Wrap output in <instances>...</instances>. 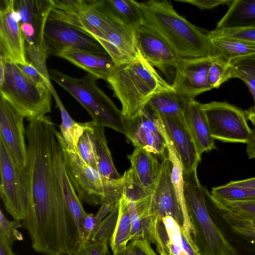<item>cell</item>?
Returning a JSON list of instances; mask_svg holds the SVG:
<instances>
[{
	"mask_svg": "<svg viewBox=\"0 0 255 255\" xmlns=\"http://www.w3.org/2000/svg\"><path fill=\"white\" fill-rule=\"evenodd\" d=\"M49 116L26 128L29 206L22 226L33 249L42 255H69L80 239L64 197V159Z\"/></svg>",
	"mask_w": 255,
	"mask_h": 255,
	"instance_id": "cell-1",
	"label": "cell"
},
{
	"mask_svg": "<svg viewBox=\"0 0 255 255\" xmlns=\"http://www.w3.org/2000/svg\"><path fill=\"white\" fill-rule=\"evenodd\" d=\"M144 23L158 33L181 60L213 58L208 32L190 22L166 0L136 1Z\"/></svg>",
	"mask_w": 255,
	"mask_h": 255,
	"instance_id": "cell-2",
	"label": "cell"
},
{
	"mask_svg": "<svg viewBox=\"0 0 255 255\" xmlns=\"http://www.w3.org/2000/svg\"><path fill=\"white\" fill-rule=\"evenodd\" d=\"M106 82L120 101L126 120L137 116L156 95L175 91L139 50L132 60L116 65Z\"/></svg>",
	"mask_w": 255,
	"mask_h": 255,
	"instance_id": "cell-3",
	"label": "cell"
},
{
	"mask_svg": "<svg viewBox=\"0 0 255 255\" xmlns=\"http://www.w3.org/2000/svg\"><path fill=\"white\" fill-rule=\"evenodd\" d=\"M184 194L199 255H239L208 208L197 169L183 173Z\"/></svg>",
	"mask_w": 255,
	"mask_h": 255,
	"instance_id": "cell-4",
	"label": "cell"
},
{
	"mask_svg": "<svg viewBox=\"0 0 255 255\" xmlns=\"http://www.w3.org/2000/svg\"><path fill=\"white\" fill-rule=\"evenodd\" d=\"M56 135L62 149L65 170L82 202L91 206L115 204L124 193V179L108 178L87 164L77 147L70 145L61 133Z\"/></svg>",
	"mask_w": 255,
	"mask_h": 255,
	"instance_id": "cell-5",
	"label": "cell"
},
{
	"mask_svg": "<svg viewBox=\"0 0 255 255\" xmlns=\"http://www.w3.org/2000/svg\"><path fill=\"white\" fill-rule=\"evenodd\" d=\"M49 76L72 95L88 112L94 123L126 135V120L122 110L98 86L96 77L87 73L81 78L49 69Z\"/></svg>",
	"mask_w": 255,
	"mask_h": 255,
	"instance_id": "cell-6",
	"label": "cell"
},
{
	"mask_svg": "<svg viewBox=\"0 0 255 255\" xmlns=\"http://www.w3.org/2000/svg\"><path fill=\"white\" fill-rule=\"evenodd\" d=\"M4 67L0 95L29 122L51 112L52 94L30 79L19 66L0 55Z\"/></svg>",
	"mask_w": 255,
	"mask_h": 255,
	"instance_id": "cell-7",
	"label": "cell"
},
{
	"mask_svg": "<svg viewBox=\"0 0 255 255\" xmlns=\"http://www.w3.org/2000/svg\"><path fill=\"white\" fill-rule=\"evenodd\" d=\"M80 26L98 40L116 64L129 61L136 56L135 30L107 13L98 0L83 13Z\"/></svg>",
	"mask_w": 255,
	"mask_h": 255,
	"instance_id": "cell-8",
	"label": "cell"
},
{
	"mask_svg": "<svg viewBox=\"0 0 255 255\" xmlns=\"http://www.w3.org/2000/svg\"><path fill=\"white\" fill-rule=\"evenodd\" d=\"M51 6V0H14L19 16L27 60L46 79L48 58L44 38V28Z\"/></svg>",
	"mask_w": 255,
	"mask_h": 255,
	"instance_id": "cell-9",
	"label": "cell"
},
{
	"mask_svg": "<svg viewBox=\"0 0 255 255\" xmlns=\"http://www.w3.org/2000/svg\"><path fill=\"white\" fill-rule=\"evenodd\" d=\"M0 196L13 220L22 221L29 206V187L25 167L19 166L0 137Z\"/></svg>",
	"mask_w": 255,
	"mask_h": 255,
	"instance_id": "cell-10",
	"label": "cell"
},
{
	"mask_svg": "<svg viewBox=\"0 0 255 255\" xmlns=\"http://www.w3.org/2000/svg\"><path fill=\"white\" fill-rule=\"evenodd\" d=\"M215 139L222 142L247 144L252 129L245 111L225 102L200 103Z\"/></svg>",
	"mask_w": 255,
	"mask_h": 255,
	"instance_id": "cell-11",
	"label": "cell"
},
{
	"mask_svg": "<svg viewBox=\"0 0 255 255\" xmlns=\"http://www.w3.org/2000/svg\"><path fill=\"white\" fill-rule=\"evenodd\" d=\"M44 38L48 57L70 49L98 54H108L98 40L74 25L47 19Z\"/></svg>",
	"mask_w": 255,
	"mask_h": 255,
	"instance_id": "cell-12",
	"label": "cell"
},
{
	"mask_svg": "<svg viewBox=\"0 0 255 255\" xmlns=\"http://www.w3.org/2000/svg\"><path fill=\"white\" fill-rule=\"evenodd\" d=\"M0 1V55L18 65L26 64L28 61L14 0Z\"/></svg>",
	"mask_w": 255,
	"mask_h": 255,
	"instance_id": "cell-13",
	"label": "cell"
},
{
	"mask_svg": "<svg viewBox=\"0 0 255 255\" xmlns=\"http://www.w3.org/2000/svg\"><path fill=\"white\" fill-rule=\"evenodd\" d=\"M153 232L159 255H199L192 234L172 217L154 218Z\"/></svg>",
	"mask_w": 255,
	"mask_h": 255,
	"instance_id": "cell-14",
	"label": "cell"
},
{
	"mask_svg": "<svg viewBox=\"0 0 255 255\" xmlns=\"http://www.w3.org/2000/svg\"><path fill=\"white\" fill-rule=\"evenodd\" d=\"M156 118L146 106L135 118L126 120V136L135 147H141L163 160L168 157L166 143L157 127Z\"/></svg>",
	"mask_w": 255,
	"mask_h": 255,
	"instance_id": "cell-15",
	"label": "cell"
},
{
	"mask_svg": "<svg viewBox=\"0 0 255 255\" xmlns=\"http://www.w3.org/2000/svg\"><path fill=\"white\" fill-rule=\"evenodd\" d=\"M213 58H203L180 60L175 69L172 87L175 92L188 99L211 89L208 81V74Z\"/></svg>",
	"mask_w": 255,
	"mask_h": 255,
	"instance_id": "cell-16",
	"label": "cell"
},
{
	"mask_svg": "<svg viewBox=\"0 0 255 255\" xmlns=\"http://www.w3.org/2000/svg\"><path fill=\"white\" fill-rule=\"evenodd\" d=\"M24 117L4 98L0 97V137L17 164L25 167L27 160Z\"/></svg>",
	"mask_w": 255,
	"mask_h": 255,
	"instance_id": "cell-17",
	"label": "cell"
},
{
	"mask_svg": "<svg viewBox=\"0 0 255 255\" xmlns=\"http://www.w3.org/2000/svg\"><path fill=\"white\" fill-rule=\"evenodd\" d=\"M136 46L142 56L154 68L164 74L174 69L180 60L168 43L144 23L135 30Z\"/></svg>",
	"mask_w": 255,
	"mask_h": 255,
	"instance_id": "cell-18",
	"label": "cell"
},
{
	"mask_svg": "<svg viewBox=\"0 0 255 255\" xmlns=\"http://www.w3.org/2000/svg\"><path fill=\"white\" fill-rule=\"evenodd\" d=\"M172 163L168 157L161 161L157 182L152 194L153 218L172 217L186 230L185 218L171 180Z\"/></svg>",
	"mask_w": 255,
	"mask_h": 255,
	"instance_id": "cell-19",
	"label": "cell"
},
{
	"mask_svg": "<svg viewBox=\"0 0 255 255\" xmlns=\"http://www.w3.org/2000/svg\"><path fill=\"white\" fill-rule=\"evenodd\" d=\"M157 117L161 121L179 156L182 164L183 173L196 169L201 157L198 153L185 120L176 117Z\"/></svg>",
	"mask_w": 255,
	"mask_h": 255,
	"instance_id": "cell-20",
	"label": "cell"
},
{
	"mask_svg": "<svg viewBox=\"0 0 255 255\" xmlns=\"http://www.w3.org/2000/svg\"><path fill=\"white\" fill-rule=\"evenodd\" d=\"M184 119L200 157L203 152L216 149L215 139L211 135L199 102L195 99L189 100L184 112Z\"/></svg>",
	"mask_w": 255,
	"mask_h": 255,
	"instance_id": "cell-21",
	"label": "cell"
},
{
	"mask_svg": "<svg viewBox=\"0 0 255 255\" xmlns=\"http://www.w3.org/2000/svg\"><path fill=\"white\" fill-rule=\"evenodd\" d=\"M56 56L63 58L90 74L97 79L107 81L116 65L108 54H98L66 49Z\"/></svg>",
	"mask_w": 255,
	"mask_h": 255,
	"instance_id": "cell-22",
	"label": "cell"
},
{
	"mask_svg": "<svg viewBox=\"0 0 255 255\" xmlns=\"http://www.w3.org/2000/svg\"><path fill=\"white\" fill-rule=\"evenodd\" d=\"M151 201L152 195L135 202L127 201L131 224L130 241L144 240L154 244Z\"/></svg>",
	"mask_w": 255,
	"mask_h": 255,
	"instance_id": "cell-23",
	"label": "cell"
},
{
	"mask_svg": "<svg viewBox=\"0 0 255 255\" xmlns=\"http://www.w3.org/2000/svg\"><path fill=\"white\" fill-rule=\"evenodd\" d=\"M128 158L141 183L153 194L161 168L158 157L137 146Z\"/></svg>",
	"mask_w": 255,
	"mask_h": 255,
	"instance_id": "cell-24",
	"label": "cell"
},
{
	"mask_svg": "<svg viewBox=\"0 0 255 255\" xmlns=\"http://www.w3.org/2000/svg\"><path fill=\"white\" fill-rule=\"evenodd\" d=\"M156 124L166 143L168 156L172 163L171 180L176 195L183 210L186 222V230L192 234L191 224L184 194V182L182 164L170 140L160 119L156 117Z\"/></svg>",
	"mask_w": 255,
	"mask_h": 255,
	"instance_id": "cell-25",
	"label": "cell"
},
{
	"mask_svg": "<svg viewBox=\"0 0 255 255\" xmlns=\"http://www.w3.org/2000/svg\"><path fill=\"white\" fill-rule=\"evenodd\" d=\"M94 142L98 162V171L104 176L118 179L122 177L116 168L108 145L105 127L93 121L86 122Z\"/></svg>",
	"mask_w": 255,
	"mask_h": 255,
	"instance_id": "cell-26",
	"label": "cell"
},
{
	"mask_svg": "<svg viewBox=\"0 0 255 255\" xmlns=\"http://www.w3.org/2000/svg\"><path fill=\"white\" fill-rule=\"evenodd\" d=\"M255 26V0H234L216 28L228 29Z\"/></svg>",
	"mask_w": 255,
	"mask_h": 255,
	"instance_id": "cell-27",
	"label": "cell"
},
{
	"mask_svg": "<svg viewBox=\"0 0 255 255\" xmlns=\"http://www.w3.org/2000/svg\"><path fill=\"white\" fill-rule=\"evenodd\" d=\"M101 7L125 25L135 30L144 22L142 13L134 0H98Z\"/></svg>",
	"mask_w": 255,
	"mask_h": 255,
	"instance_id": "cell-28",
	"label": "cell"
},
{
	"mask_svg": "<svg viewBox=\"0 0 255 255\" xmlns=\"http://www.w3.org/2000/svg\"><path fill=\"white\" fill-rule=\"evenodd\" d=\"M228 71L230 79L236 78L243 81L253 96L254 104L245 111L253 125L255 124V54L231 60Z\"/></svg>",
	"mask_w": 255,
	"mask_h": 255,
	"instance_id": "cell-29",
	"label": "cell"
},
{
	"mask_svg": "<svg viewBox=\"0 0 255 255\" xmlns=\"http://www.w3.org/2000/svg\"><path fill=\"white\" fill-rule=\"evenodd\" d=\"M213 58L229 64L235 58L255 54V43L226 37H210Z\"/></svg>",
	"mask_w": 255,
	"mask_h": 255,
	"instance_id": "cell-30",
	"label": "cell"
},
{
	"mask_svg": "<svg viewBox=\"0 0 255 255\" xmlns=\"http://www.w3.org/2000/svg\"><path fill=\"white\" fill-rule=\"evenodd\" d=\"M189 100L175 91L165 92L152 97L146 106L157 116L176 117L185 120L184 112Z\"/></svg>",
	"mask_w": 255,
	"mask_h": 255,
	"instance_id": "cell-31",
	"label": "cell"
},
{
	"mask_svg": "<svg viewBox=\"0 0 255 255\" xmlns=\"http://www.w3.org/2000/svg\"><path fill=\"white\" fill-rule=\"evenodd\" d=\"M208 208L212 216L224 223V226L237 234L255 238V219L243 217L225 211L212 201L210 194L205 195Z\"/></svg>",
	"mask_w": 255,
	"mask_h": 255,
	"instance_id": "cell-32",
	"label": "cell"
},
{
	"mask_svg": "<svg viewBox=\"0 0 255 255\" xmlns=\"http://www.w3.org/2000/svg\"><path fill=\"white\" fill-rule=\"evenodd\" d=\"M131 224L127 201L123 196L119 201V212L117 224L110 240V247L113 255L126 250L130 241Z\"/></svg>",
	"mask_w": 255,
	"mask_h": 255,
	"instance_id": "cell-33",
	"label": "cell"
},
{
	"mask_svg": "<svg viewBox=\"0 0 255 255\" xmlns=\"http://www.w3.org/2000/svg\"><path fill=\"white\" fill-rule=\"evenodd\" d=\"M63 186L67 209L74 223L80 240H84V220L87 213L84 209L82 201L76 193L65 168L63 176Z\"/></svg>",
	"mask_w": 255,
	"mask_h": 255,
	"instance_id": "cell-34",
	"label": "cell"
},
{
	"mask_svg": "<svg viewBox=\"0 0 255 255\" xmlns=\"http://www.w3.org/2000/svg\"><path fill=\"white\" fill-rule=\"evenodd\" d=\"M50 91L61 113L62 122L59 126L60 132L70 145L77 147L78 140L86 128L85 124L77 123L72 118L62 104L53 86L50 88Z\"/></svg>",
	"mask_w": 255,
	"mask_h": 255,
	"instance_id": "cell-35",
	"label": "cell"
},
{
	"mask_svg": "<svg viewBox=\"0 0 255 255\" xmlns=\"http://www.w3.org/2000/svg\"><path fill=\"white\" fill-rule=\"evenodd\" d=\"M123 177V196L127 201L135 202L152 195V193L142 185L131 167L125 172Z\"/></svg>",
	"mask_w": 255,
	"mask_h": 255,
	"instance_id": "cell-36",
	"label": "cell"
},
{
	"mask_svg": "<svg viewBox=\"0 0 255 255\" xmlns=\"http://www.w3.org/2000/svg\"><path fill=\"white\" fill-rule=\"evenodd\" d=\"M210 193L216 199L232 201L255 199V189L231 186L227 184L212 188Z\"/></svg>",
	"mask_w": 255,
	"mask_h": 255,
	"instance_id": "cell-37",
	"label": "cell"
},
{
	"mask_svg": "<svg viewBox=\"0 0 255 255\" xmlns=\"http://www.w3.org/2000/svg\"><path fill=\"white\" fill-rule=\"evenodd\" d=\"M211 198L218 207L225 211L243 217L255 219V199L242 201H228L216 199L211 194Z\"/></svg>",
	"mask_w": 255,
	"mask_h": 255,
	"instance_id": "cell-38",
	"label": "cell"
},
{
	"mask_svg": "<svg viewBox=\"0 0 255 255\" xmlns=\"http://www.w3.org/2000/svg\"><path fill=\"white\" fill-rule=\"evenodd\" d=\"M119 212V201L109 214L96 227L90 240L93 241L110 240L114 233Z\"/></svg>",
	"mask_w": 255,
	"mask_h": 255,
	"instance_id": "cell-39",
	"label": "cell"
},
{
	"mask_svg": "<svg viewBox=\"0 0 255 255\" xmlns=\"http://www.w3.org/2000/svg\"><path fill=\"white\" fill-rule=\"evenodd\" d=\"M85 124L86 128L78 140L77 148L82 158L90 166L98 171L94 142L86 123Z\"/></svg>",
	"mask_w": 255,
	"mask_h": 255,
	"instance_id": "cell-40",
	"label": "cell"
},
{
	"mask_svg": "<svg viewBox=\"0 0 255 255\" xmlns=\"http://www.w3.org/2000/svg\"><path fill=\"white\" fill-rule=\"evenodd\" d=\"M208 34L210 37L231 38L255 43V26L228 29L215 28Z\"/></svg>",
	"mask_w": 255,
	"mask_h": 255,
	"instance_id": "cell-41",
	"label": "cell"
},
{
	"mask_svg": "<svg viewBox=\"0 0 255 255\" xmlns=\"http://www.w3.org/2000/svg\"><path fill=\"white\" fill-rule=\"evenodd\" d=\"M224 229L227 231L222 232L239 255H255V238L237 234L226 227Z\"/></svg>",
	"mask_w": 255,
	"mask_h": 255,
	"instance_id": "cell-42",
	"label": "cell"
},
{
	"mask_svg": "<svg viewBox=\"0 0 255 255\" xmlns=\"http://www.w3.org/2000/svg\"><path fill=\"white\" fill-rule=\"evenodd\" d=\"M107 240L80 241L69 255H109Z\"/></svg>",
	"mask_w": 255,
	"mask_h": 255,
	"instance_id": "cell-43",
	"label": "cell"
},
{
	"mask_svg": "<svg viewBox=\"0 0 255 255\" xmlns=\"http://www.w3.org/2000/svg\"><path fill=\"white\" fill-rule=\"evenodd\" d=\"M229 79L228 64L214 58L208 74V81L210 86L212 89L218 88Z\"/></svg>",
	"mask_w": 255,
	"mask_h": 255,
	"instance_id": "cell-44",
	"label": "cell"
},
{
	"mask_svg": "<svg viewBox=\"0 0 255 255\" xmlns=\"http://www.w3.org/2000/svg\"><path fill=\"white\" fill-rule=\"evenodd\" d=\"M21 70L33 81L39 85L47 86L49 89L53 86L51 80L46 79L30 62L19 65Z\"/></svg>",
	"mask_w": 255,
	"mask_h": 255,
	"instance_id": "cell-45",
	"label": "cell"
},
{
	"mask_svg": "<svg viewBox=\"0 0 255 255\" xmlns=\"http://www.w3.org/2000/svg\"><path fill=\"white\" fill-rule=\"evenodd\" d=\"M234 0H176V1L186 2L193 5L200 9H210L220 5L229 6Z\"/></svg>",
	"mask_w": 255,
	"mask_h": 255,
	"instance_id": "cell-46",
	"label": "cell"
},
{
	"mask_svg": "<svg viewBox=\"0 0 255 255\" xmlns=\"http://www.w3.org/2000/svg\"><path fill=\"white\" fill-rule=\"evenodd\" d=\"M135 255H157L150 244L144 240H136L131 242Z\"/></svg>",
	"mask_w": 255,
	"mask_h": 255,
	"instance_id": "cell-47",
	"label": "cell"
},
{
	"mask_svg": "<svg viewBox=\"0 0 255 255\" xmlns=\"http://www.w3.org/2000/svg\"><path fill=\"white\" fill-rule=\"evenodd\" d=\"M84 226L85 232V240H89L96 226L94 215L93 214L87 213L84 220Z\"/></svg>",
	"mask_w": 255,
	"mask_h": 255,
	"instance_id": "cell-48",
	"label": "cell"
},
{
	"mask_svg": "<svg viewBox=\"0 0 255 255\" xmlns=\"http://www.w3.org/2000/svg\"><path fill=\"white\" fill-rule=\"evenodd\" d=\"M253 127L246 147V152L249 159H255V124Z\"/></svg>",
	"mask_w": 255,
	"mask_h": 255,
	"instance_id": "cell-49",
	"label": "cell"
},
{
	"mask_svg": "<svg viewBox=\"0 0 255 255\" xmlns=\"http://www.w3.org/2000/svg\"><path fill=\"white\" fill-rule=\"evenodd\" d=\"M227 184L255 190V177L241 180L231 181Z\"/></svg>",
	"mask_w": 255,
	"mask_h": 255,
	"instance_id": "cell-50",
	"label": "cell"
},
{
	"mask_svg": "<svg viewBox=\"0 0 255 255\" xmlns=\"http://www.w3.org/2000/svg\"><path fill=\"white\" fill-rule=\"evenodd\" d=\"M12 250L6 246L0 245V255H8L9 252Z\"/></svg>",
	"mask_w": 255,
	"mask_h": 255,
	"instance_id": "cell-51",
	"label": "cell"
},
{
	"mask_svg": "<svg viewBox=\"0 0 255 255\" xmlns=\"http://www.w3.org/2000/svg\"><path fill=\"white\" fill-rule=\"evenodd\" d=\"M123 255H135L131 243L128 244L126 250L124 252Z\"/></svg>",
	"mask_w": 255,
	"mask_h": 255,
	"instance_id": "cell-52",
	"label": "cell"
},
{
	"mask_svg": "<svg viewBox=\"0 0 255 255\" xmlns=\"http://www.w3.org/2000/svg\"><path fill=\"white\" fill-rule=\"evenodd\" d=\"M8 255H16L15 254L12 252V250H11L8 253Z\"/></svg>",
	"mask_w": 255,
	"mask_h": 255,
	"instance_id": "cell-53",
	"label": "cell"
}]
</instances>
